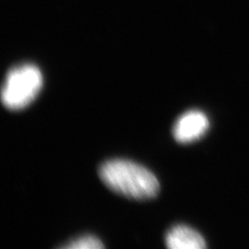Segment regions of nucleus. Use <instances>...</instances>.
Listing matches in <instances>:
<instances>
[{"label": "nucleus", "instance_id": "obj_1", "mask_svg": "<svg viewBox=\"0 0 249 249\" xmlns=\"http://www.w3.org/2000/svg\"><path fill=\"white\" fill-rule=\"evenodd\" d=\"M99 174L110 190L132 199H150L160 191L157 177L149 169L132 160H107L99 167Z\"/></svg>", "mask_w": 249, "mask_h": 249}, {"label": "nucleus", "instance_id": "obj_2", "mask_svg": "<svg viewBox=\"0 0 249 249\" xmlns=\"http://www.w3.org/2000/svg\"><path fill=\"white\" fill-rule=\"evenodd\" d=\"M42 85V73L36 66L25 64L15 67L2 85V104L12 111L25 108L36 98Z\"/></svg>", "mask_w": 249, "mask_h": 249}, {"label": "nucleus", "instance_id": "obj_3", "mask_svg": "<svg viewBox=\"0 0 249 249\" xmlns=\"http://www.w3.org/2000/svg\"><path fill=\"white\" fill-rule=\"evenodd\" d=\"M209 127V119L204 112L191 110L178 119L173 128V135L178 143H190L202 138Z\"/></svg>", "mask_w": 249, "mask_h": 249}, {"label": "nucleus", "instance_id": "obj_4", "mask_svg": "<svg viewBox=\"0 0 249 249\" xmlns=\"http://www.w3.org/2000/svg\"><path fill=\"white\" fill-rule=\"evenodd\" d=\"M165 245L170 249H204L207 244L198 231L189 226L179 224L169 229L165 238Z\"/></svg>", "mask_w": 249, "mask_h": 249}, {"label": "nucleus", "instance_id": "obj_5", "mask_svg": "<svg viewBox=\"0 0 249 249\" xmlns=\"http://www.w3.org/2000/svg\"><path fill=\"white\" fill-rule=\"evenodd\" d=\"M61 248L68 249H99L104 248V245L99 238L88 235L77 238Z\"/></svg>", "mask_w": 249, "mask_h": 249}]
</instances>
